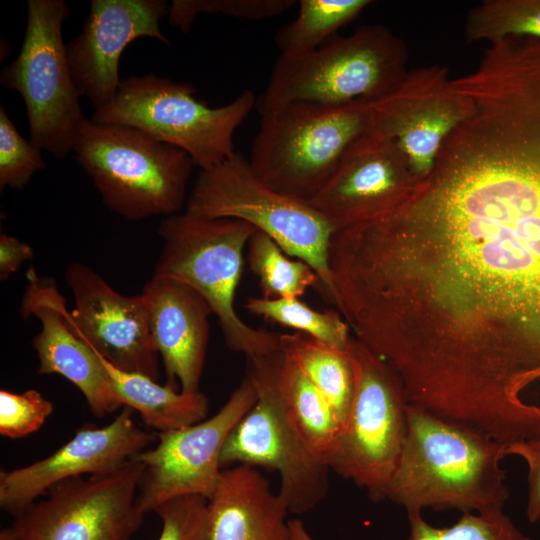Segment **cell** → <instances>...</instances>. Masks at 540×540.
Listing matches in <instances>:
<instances>
[{"label":"cell","instance_id":"obj_1","mask_svg":"<svg viewBox=\"0 0 540 540\" xmlns=\"http://www.w3.org/2000/svg\"><path fill=\"white\" fill-rule=\"evenodd\" d=\"M355 267L377 322L425 372L523 397L540 383V193L441 149L363 224Z\"/></svg>","mask_w":540,"mask_h":540},{"label":"cell","instance_id":"obj_2","mask_svg":"<svg viewBox=\"0 0 540 540\" xmlns=\"http://www.w3.org/2000/svg\"><path fill=\"white\" fill-rule=\"evenodd\" d=\"M505 456V444L408 404L407 436L386 499L407 515L501 510L510 496L500 467Z\"/></svg>","mask_w":540,"mask_h":540},{"label":"cell","instance_id":"obj_3","mask_svg":"<svg viewBox=\"0 0 540 540\" xmlns=\"http://www.w3.org/2000/svg\"><path fill=\"white\" fill-rule=\"evenodd\" d=\"M372 103L292 102L261 113L247 159L251 170L278 193L309 202L368 129Z\"/></svg>","mask_w":540,"mask_h":540},{"label":"cell","instance_id":"obj_4","mask_svg":"<svg viewBox=\"0 0 540 540\" xmlns=\"http://www.w3.org/2000/svg\"><path fill=\"white\" fill-rule=\"evenodd\" d=\"M255 231L236 219H208L186 211L168 216L158 228L162 250L153 273L197 291L216 316L228 348L246 358L280 349L278 334L249 326L234 306L244 249Z\"/></svg>","mask_w":540,"mask_h":540},{"label":"cell","instance_id":"obj_5","mask_svg":"<svg viewBox=\"0 0 540 540\" xmlns=\"http://www.w3.org/2000/svg\"><path fill=\"white\" fill-rule=\"evenodd\" d=\"M406 64L407 49L399 37L384 26L363 25L302 56H279L256 107L261 114L292 102H374L402 82L409 72Z\"/></svg>","mask_w":540,"mask_h":540},{"label":"cell","instance_id":"obj_6","mask_svg":"<svg viewBox=\"0 0 540 540\" xmlns=\"http://www.w3.org/2000/svg\"><path fill=\"white\" fill-rule=\"evenodd\" d=\"M73 152L105 206L122 218L171 216L185 202L192 158L142 130L88 119Z\"/></svg>","mask_w":540,"mask_h":540},{"label":"cell","instance_id":"obj_7","mask_svg":"<svg viewBox=\"0 0 540 540\" xmlns=\"http://www.w3.org/2000/svg\"><path fill=\"white\" fill-rule=\"evenodd\" d=\"M186 212L208 219L244 221L272 238L282 250L306 262L319 279L318 294L336 306L328 264V248L335 225L303 202L269 188L235 152L198 175Z\"/></svg>","mask_w":540,"mask_h":540},{"label":"cell","instance_id":"obj_8","mask_svg":"<svg viewBox=\"0 0 540 540\" xmlns=\"http://www.w3.org/2000/svg\"><path fill=\"white\" fill-rule=\"evenodd\" d=\"M195 88L154 74L121 79L113 101L94 110L90 121L137 128L185 151L194 165L207 169L232 156L233 137L256 98L243 90L230 103L210 107L197 99Z\"/></svg>","mask_w":540,"mask_h":540},{"label":"cell","instance_id":"obj_9","mask_svg":"<svg viewBox=\"0 0 540 540\" xmlns=\"http://www.w3.org/2000/svg\"><path fill=\"white\" fill-rule=\"evenodd\" d=\"M69 13L63 0H29L19 54L0 74V84L24 100L30 141L57 159L73 151L88 120L79 104L81 95L62 36Z\"/></svg>","mask_w":540,"mask_h":540},{"label":"cell","instance_id":"obj_10","mask_svg":"<svg viewBox=\"0 0 540 540\" xmlns=\"http://www.w3.org/2000/svg\"><path fill=\"white\" fill-rule=\"evenodd\" d=\"M347 353L354 392L346 423L328 466L363 488L374 502L386 499L407 436L408 400L394 369L359 340Z\"/></svg>","mask_w":540,"mask_h":540},{"label":"cell","instance_id":"obj_11","mask_svg":"<svg viewBox=\"0 0 540 540\" xmlns=\"http://www.w3.org/2000/svg\"><path fill=\"white\" fill-rule=\"evenodd\" d=\"M143 464L74 477L51 487L8 526L13 540H131L145 513L138 505Z\"/></svg>","mask_w":540,"mask_h":540},{"label":"cell","instance_id":"obj_12","mask_svg":"<svg viewBox=\"0 0 540 540\" xmlns=\"http://www.w3.org/2000/svg\"><path fill=\"white\" fill-rule=\"evenodd\" d=\"M246 376L257 401L227 437L221 467L244 465L276 471L278 494L288 512L306 513L326 497L331 469L289 424L258 356L246 358Z\"/></svg>","mask_w":540,"mask_h":540},{"label":"cell","instance_id":"obj_13","mask_svg":"<svg viewBox=\"0 0 540 540\" xmlns=\"http://www.w3.org/2000/svg\"><path fill=\"white\" fill-rule=\"evenodd\" d=\"M257 401L247 376L212 417L175 430L157 433L158 443L134 458L144 468L138 505L146 514L177 497L206 499L220 482L221 452L227 437Z\"/></svg>","mask_w":540,"mask_h":540},{"label":"cell","instance_id":"obj_14","mask_svg":"<svg viewBox=\"0 0 540 540\" xmlns=\"http://www.w3.org/2000/svg\"><path fill=\"white\" fill-rule=\"evenodd\" d=\"M472 110L471 98L448 68L435 64L409 71L394 90L374 101L369 127L397 144L419 182L433 169L446 138Z\"/></svg>","mask_w":540,"mask_h":540},{"label":"cell","instance_id":"obj_15","mask_svg":"<svg viewBox=\"0 0 540 540\" xmlns=\"http://www.w3.org/2000/svg\"><path fill=\"white\" fill-rule=\"evenodd\" d=\"M65 280L74 299L70 319L79 337L117 369L158 381L159 354L142 295L120 294L78 262L67 267Z\"/></svg>","mask_w":540,"mask_h":540},{"label":"cell","instance_id":"obj_16","mask_svg":"<svg viewBox=\"0 0 540 540\" xmlns=\"http://www.w3.org/2000/svg\"><path fill=\"white\" fill-rule=\"evenodd\" d=\"M157 433L138 427L132 409L123 407L103 427L84 426L51 455L29 465L0 471V507L17 515L54 485L74 477L120 468L148 449Z\"/></svg>","mask_w":540,"mask_h":540},{"label":"cell","instance_id":"obj_17","mask_svg":"<svg viewBox=\"0 0 540 540\" xmlns=\"http://www.w3.org/2000/svg\"><path fill=\"white\" fill-rule=\"evenodd\" d=\"M163 0H92L82 31L66 44L74 83L94 109L109 105L121 82L119 61L125 48L141 37L170 41L160 29L169 13Z\"/></svg>","mask_w":540,"mask_h":540},{"label":"cell","instance_id":"obj_18","mask_svg":"<svg viewBox=\"0 0 540 540\" xmlns=\"http://www.w3.org/2000/svg\"><path fill=\"white\" fill-rule=\"evenodd\" d=\"M416 183L397 144L368 127L348 148L325 186L307 203L338 229L387 212Z\"/></svg>","mask_w":540,"mask_h":540},{"label":"cell","instance_id":"obj_19","mask_svg":"<svg viewBox=\"0 0 540 540\" xmlns=\"http://www.w3.org/2000/svg\"><path fill=\"white\" fill-rule=\"evenodd\" d=\"M26 279L20 313L24 319L36 317L41 324L32 341L39 359L37 373L58 374L73 383L97 418L117 411L123 404L103 361L76 333L54 279L39 276L33 267Z\"/></svg>","mask_w":540,"mask_h":540},{"label":"cell","instance_id":"obj_20","mask_svg":"<svg viewBox=\"0 0 540 540\" xmlns=\"http://www.w3.org/2000/svg\"><path fill=\"white\" fill-rule=\"evenodd\" d=\"M146 305L151 336L162 359L166 384L184 393L199 391L208 339L206 300L179 280L152 275L140 293Z\"/></svg>","mask_w":540,"mask_h":540},{"label":"cell","instance_id":"obj_21","mask_svg":"<svg viewBox=\"0 0 540 540\" xmlns=\"http://www.w3.org/2000/svg\"><path fill=\"white\" fill-rule=\"evenodd\" d=\"M288 513L278 492L257 468H225L208 499V540H293Z\"/></svg>","mask_w":540,"mask_h":540},{"label":"cell","instance_id":"obj_22","mask_svg":"<svg viewBox=\"0 0 540 540\" xmlns=\"http://www.w3.org/2000/svg\"><path fill=\"white\" fill-rule=\"evenodd\" d=\"M258 358L289 424L309 449L328 465L342 431L333 409L280 349Z\"/></svg>","mask_w":540,"mask_h":540},{"label":"cell","instance_id":"obj_23","mask_svg":"<svg viewBox=\"0 0 540 540\" xmlns=\"http://www.w3.org/2000/svg\"><path fill=\"white\" fill-rule=\"evenodd\" d=\"M102 359V358H101ZM122 404L137 411L157 433L175 430L204 420L208 399L200 391L184 393L168 384L117 369L102 359Z\"/></svg>","mask_w":540,"mask_h":540},{"label":"cell","instance_id":"obj_24","mask_svg":"<svg viewBox=\"0 0 540 540\" xmlns=\"http://www.w3.org/2000/svg\"><path fill=\"white\" fill-rule=\"evenodd\" d=\"M279 347L327 400L343 429L354 392L347 349L340 350L298 332L279 335Z\"/></svg>","mask_w":540,"mask_h":540},{"label":"cell","instance_id":"obj_25","mask_svg":"<svg viewBox=\"0 0 540 540\" xmlns=\"http://www.w3.org/2000/svg\"><path fill=\"white\" fill-rule=\"evenodd\" d=\"M370 3L369 0L299 1L297 17L275 36L280 56L298 57L316 50Z\"/></svg>","mask_w":540,"mask_h":540},{"label":"cell","instance_id":"obj_26","mask_svg":"<svg viewBox=\"0 0 540 540\" xmlns=\"http://www.w3.org/2000/svg\"><path fill=\"white\" fill-rule=\"evenodd\" d=\"M248 262L265 298L300 297L319 279L304 261L290 259L268 235L256 230L248 242Z\"/></svg>","mask_w":540,"mask_h":540},{"label":"cell","instance_id":"obj_27","mask_svg":"<svg viewBox=\"0 0 540 540\" xmlns=\"http://www.w3.org/2000/svg\"><path fill=\"white\" fill-rule=\"evenodd\" d=\"M245 308L252 314L295 329L340 350H346L350 341L347 324L337 312L318 311L298 297H251Z\"/></svg>","mask_w":540,"mask_h":540},{"label":"cell","instance_id":"obj_28","mask_svg":"<svg viewBox=\"0 0 540 540\" xmlns=\"http://www.w3.org/2000/svg\"><path fill=\"white\" fill-rule=\"evenodd\" d=\"M508 37L540 39V0H486L468 12L467 42L492 43Z\"/></svg>","mask_w":540,"mask_h":540},{"label":"cell","instance_id":"obj_29","mask_svg":"<svg viewBox=\"0 0 540 540\" xmlns=\"http://www.w3.org/2000/svg\"><path fill=\"white\" fill-rule=\"evenodd\" d=\"M410 532L406 540H532L501 510L463 512L449 527L427 523L421 513L409 514Z\"/></svg>","mask_w":540,"mask_h":540},{"label":"cell","instance_id":"obj_30","mask_svg":"<svg viewBox=\"0 0 540 540\" xmlns=\"http://www.w3.org/2000/svg\"><path fill=\"white\" fill-rule=\"evenodd\" d=\"M295 4V0H174L169 7V24L187 33L200 14L262 20L281 15Z\"/></svg>","mask_w":540,"mask_h":540},{"label":"cell","instance_id":"obj_31","mask_svg":"<svg viewBox=\"0 0 540 540\" xmlns=\"http://www.w3.org/2000/svg\"><path fill=\"white\" fill-rule=\"evenodd\" d=\"M41 151L19 134L0 107V189H22L36 172L44 169Z\"/></svg>","mask_w":540,"mask_h":540},{"label":"cell","instance_id":"obj_32","mask_svg":"<svg viewBox=\"0 0 540 540\" xmlns=\"http://www.w3.org/2000/svg\"><path fill=\"white\" fill-rule=\"evenodd\" d=\"M161 520L157 540H208V499L187 495L169 500L154 511Z\"/></svg>","mask_w":540,"mask_h":540},{"label":"cell","instance_id":"obj_33","mask_svg":"<svg viewBox=\"0 0 540 540\" xmlns=\"http://www.w3.org/2000/svg\"><path fill=\"white\" fill-rule=\"evenodd\" d=\"M53 404L35 389L23 393L0 390V434L17 439L34 433L53 412Z\"/></svg>","mask_w":540,"mask_h":540},{"label":"cell","instance_id":"obj_34","mask_svg":"<svg viewBox=\"0 0 540 540\" xmlns=\"http://www.w3.org/2000/svg\"><path fill=\"white\" fill-rule=\"evenodd\" d=\"M507 455L524 459L528 466V500L526 514L531 523L540 520V441L506 445Z\"/></svg>","mask_w":540,"mask_h":540},{"label":"cell","instance_id":"obj_35","mask_svg":"<svg viewBox=\"0 0 540 540\" xmlns=\"http://www.w3.org/2000/svg\"><path fill=\"white\" fill-rule=\"evenodd\" d=\"M32 247L6 233L0 235V279L5 281L20 266L33 259Z\"/></svg>","mask_w":540,"mask_h":540},{"label":"cell","instance_id":"obj_36","mask_svg":"<svg viewBox=\"0 0 540 540\" xmlns=\"http://www.w3.org/2000/svg\"><path fill=\"white\" fill-rule=\"evenodd\" d=\"M0 540H13L12 534L8 527H5L1 530Z\"/></svg>","mask_w":540,"mask_h":540}]
</instances>
